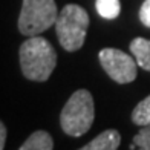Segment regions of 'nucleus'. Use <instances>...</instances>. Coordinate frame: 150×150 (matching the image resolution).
Masks as SVG:
<instances>
[{
  "label": "nucleus",
  "instance_id": "1",
  "mask_svg": "<svg viewBox=\"0 0 150 150\" xmlns=\"http://www.w3.org/2000/svg\"><path fill=\"white\" fill-rule=\"evenodd\" d=\"M23 75L32 81H46L57 64V52L43 37L32 35L25 40L18 51Z\"/></svg>",
  "mask_w": 150,
  "mask_h": 150
},
{
  "label": "nucleus",
  "instance_id": "10",
  "mask_svg": "<svg viewBox=\"0 0 150 150\" xmlns=\"http://www.w3.org/2000/svg\"><path fill=\"white\" fill-rule=\"evenodd\" d=\"M132 121L136 126H150V95L139 101L132 112Z\"/></svg>",
  "mask_w": 150,
  "mask_h": 150
},
{
  "label": "nucleus",
  "instance_id": "12",
  "mask_svg": "<svg viewBox=\"0 0 150 150\" xmlns=\"http://www.w3.org/2000/svg\"><path fill=\"white\" fill-rule=\"evenodd\" d=\"M139 20L141 23L150 28V0H144V3L139 8Z\"/></svg>",
  "mask_w": 150,
  "mask_h": 150
},
{
  "label": "nucleus",
  "instance_id": "5",
  "mask_svg": "<svg viewBox=\"0 0 150 150\" xmlns=\"http://www.w3.org/2000/svg\"><path fill=\"white\" fill-rule=\"evenodd\" d=\"M101 67L118 84L132 83L136 78V60L115 47H104L98 54Z\"/></svg>",
  "mask_w": 150,
  "mask_h": 150
},
{
  "label": "nucleus",
  "instance_id": "6",
  "mask_svg": "<svg viewBox=\"0 0 150 150\" xmlns=\"http://www.w3.org/2000/svg\"><path fill=\"white\" fill-rule=\"evenodd\" d=\"M121 144V135L115 129L101 132L97 138H93L89 144L81 147L78 150H118Z\"/></svg>",
  "mask_w": 150,
  "mask_h": 150
},
{
  "label": "nucleus",
  "instance_id": "3",
  "mask_svg": "<svg viewBox=\"0 0 150 150\" xmlns=\"http://www.w3.org/2000/svg\"><path fill=\"white\" fill-rule=\"evenodd\" d=\"M95 118L93 98L89 91L80 89L71 95L60 113V126L69 136H83L89 132Z\"/></svg>",
  "mask_w": 150,
  "mask_h": 150
},
{
  "label": "nucleus",
  "instance_id": "8",
  "mask_svg": "<svg viewBox=\"0 0 150 150\" xmlns=\"http://www.w3.org/2000/svg\"><path fill=\"white\" fill-rule=\"evenodd\" d=\"M18 150H54L52 136L45 130H37L29 135Z\"/></svg>",
  "mask_w": 150,
  "mask_h": 150
},
{
  "label": "nucleus",
  "instance_id": "13",
  "mask_svg": "<svg viewBox=\"0 0 150 150\" xmlns=\"http://www.w3.org/2000/svg\"><path fill=\"white\" fill-rule=\"evenodd\" d=\"M5 141H6V127L2 121H0V150L5 149Z\"/></svg>",
  "mask_w": 150,
  "mask_h": 150
},
{
  "label": "nucleus",
  "instance_id": "7",
  "mask_svg": "<svg viewBox=\"0 0 150 150\" xmlns=\"http://www.w3.org/2000/svg\"><path fill=\"white\" fill-rule=\"evenodd\" d=\"M130 52L141 69L150 72V40L136 37L130 42Z\"/></svg>",
  "mask_w": 150,
  "mask_h": 150
},
{
  "label": "nucleus",
  "instance_id": "4",
  "mask_svg": "<svg viewBox=\"0 0 150 150\" xmlns=\"http://www.w3.org/2000/svg\"><path fill=\"white\" fill-rule=\"evenodd\" d=\"M58 9L54 0H23L18 31L26 37L38 35L55 25Z\"/></svg>",
  "mask_w": 150,
  "mask_h": 150
},
{
  "label": "nucleus",
  "instance_id": "2",
  "mask_svg": "<svg viewBox=\"0 0 150 150\" xmlns=\"http://www.w3.org/2000/svg\"><path fill=\"white\" fill-rule=\"evenodd\" d=\"M87 28H89V14L83 6L69 3L58 12L55 32L64 51L75 52L81 49L86 40Z\"/></svg>",
  "mask_w": 150,
  "mask_h": 150
},
{
  "label": "nucleus",
  "instance_id": "9",
  "mask_svg": "<svg viewBox=\"0 0 150 150\" xmlns=\"http://www.w3.org/2000/svg\"><path fill=\"white\" fill-rule=\"evenodd\" d=\"M95 8L100 17L106 20H113L120 16L121 12V3L120 0H97L95 2Z\"/></svg>",
  "mask_w": 150,
  "mask_h": 150
},
{
  "label": "nucleus",
  "instance_id": "11",
  "mask_svg": "<svg viewBox=\"0 0 150 150\" xmlns=\"http://www.w3.org/2000/svg\"><path fill=\"white\" fill-rule=\"evenodd\" d=\"M136 150H150V126H142L139 132L133 136Z\"/></svg>",
  "mask_w": 150,
  "mask_h": 150
}]
</instances>
